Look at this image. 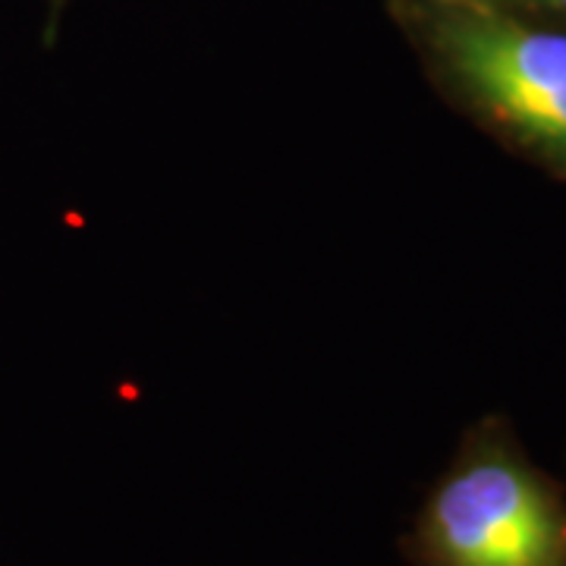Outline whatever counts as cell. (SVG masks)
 I'll return each mask as SVG.
<instances>
[{
    "label": "cell",
    "mask_w": 566,
    "mask_h": 566,
    "mask_svg": "<svg viewBox=\"0 0 566 566\" xmlns=\"http://www.w3.org/2000/svg\"><path fill=\"white\" fill-rule=\"evenodd\" d=\"M412 566H566V494L528 460L513 424L463 434L406 538Z\"/></svg>",
    "instance_id": "cell-2"
},
{
    "label": "cell",
    "mask_w": 566,
    "mask_h": 566,
    "mask_svg": "<svg viewBox=\"0 0 566 566\" xmlns=\"http://www.w3.org/2000/svg\"><path fill=\"white\" fill-rule=\"evenodd\" d=\"M66 7H70V0H44V25H41V39L44 44L51 48L57 35H61V22L63 13H66Z\"/></svg>",
    "instance_id": "cell-4"
},
{
    "label": "cell",
    "mask_w": 566,
    "mask_h": 566,
    "mask_svg": "<svg viewBox=\"0 0 566 566\" xmlns=\"http://www.w3.org/2000/svg\"><path fill=\"white\" fill-rule=\"evenodd\" d=\"M460 3H485V7H510V0H460Z\"/></svg>",
    "instance_id": "cell-5"
},
{
    "label": "cell",
    "mask_w": 566,
    "mask_h": 566,
    "mask_svg": "<svg viewBox=\"0 0 566 566\" xmlns=\"http://www.w3.org/2000/svg\"><path fill=\"white\" fill-rule=\"evenodd\" d=\"M506 10L566 29V0H510Z\"/></svg>",
    "instance_id": "cell-3"
},
{
    "label": "cell",
    "mask_w": 566,
    "mask_h": 566,
    "mask_svg": "<svg viewBox=\"0 0 566 566\" xmlns=\"http://www.w3.org/2000/svg\"><path fill=\"white\" fill-rule=\"evenodd\" d=\"M564 180H566V177H564Z\"/></svg>",
    "instance_id": "cell-6"
},
{
    "label": "cell",
    "mask_w": 566,
    "mask_h": 566,
    "mask_svg": "<svg viewBox=\"0 0 566 566\" xmlns=\"http://www.w3.org/2000/svg\"><path fill=\"white\" fill-rule=\"evenodd\" d=\"M385 10L450 107L564 180V25L460 0H385Z\"/></svg>",
    "instance_id": "cell-1"
}]
</instances>
